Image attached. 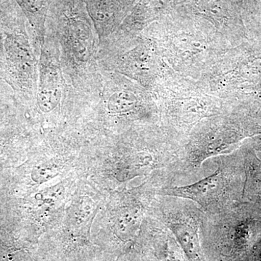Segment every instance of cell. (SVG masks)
<instances>
[{
  "label": "cell",
  "mask_w": 261,
  "mask_h": 261,
  "mask_svg": "<svg viewBox=\"0 0 261 261\" xmlns=\"http://www.w3.org/2000/svg\"><path fill=\"white\" fill-rule=\"evenodd\" d=\"M137 102V97L132 92L118 91L109 98L108 108L113 113H126L135 108Z\"/></svg>",
  "instance_id": "5"
},
{
  "label": "cell",
  "mask_w": 261,
  "mask_h": 261,
  "mask_svg": "<svg viewBox=\"0 0 261 261\" xmlns=\"http://www.w3.org/2000/svg\"><path fill=\"white\" fill-rule=\"evenodd\" d=\"M229 171L224 163L209 176L185 186H169L161 189L162 196L177 197L195 202L204 214L215 215L227 211L231 194Z\"/></svg>",
  "instance_id": "1"
},
{
  "label": "cell",
  "mask_w": 261,
  "mask_h": 261,
  "mask_svg": "<svg viewBox=\"0 0 261 261\" xmlns=\"http://www.w3.org/2000/svg\"><path fill=\"white\" fill-rule=\"evenodd\" d=\"M49 40L42 45L39 64L38 104L44 113L51 112L59 104L63 83L58 48Z\"/></svg>",
  "instance_id": "2"
},
{
  "label": "cell",
  "mask_w": 261,
  "mask_h": 261,
  "mask_svg": "<svg viewBox=\"0 0 261 261\" xmlns=\"http://www.w3.org/2000/svg\"><path fill=\"white\" fill-rule=\"evenodd\" d=\"M37 32L39 44L44 43L45 21L51 0H18Z\"/></svg>",
  "instance_id": "4"
},
{
  "label": "cell",
  "mask_w": 261,
  "mask_h": 261,
  "mask_svg": "<svg viewBox=\"0 0 261 261\" xmlns=\"http://www.w3.org/2000/svg\"><path fill=\"white\" fill-rule=\"evenodd\" d=\"M58 173V168L53 164L42 163L34 168L32 177L34 181L42 183L54 177Z\"/></svg>",
  "instance_id": "6"
},
{
  "label": "cell",
  "mask_w": 261,
  "mask_h": 261,
  "mask_svg": "<svg viewBox=\"0 0 261 261\" xmlns=\"http://www.w3.org/2000/svg\"><path fill=\"white\" fill-rule=\"evenodd\" d=\"M61 43L64 56L70 64L84 66L95 53V37L87 20L69 19L61 32Z\"/></svg>",
  "instance_id": "3"
}]
</instances>
